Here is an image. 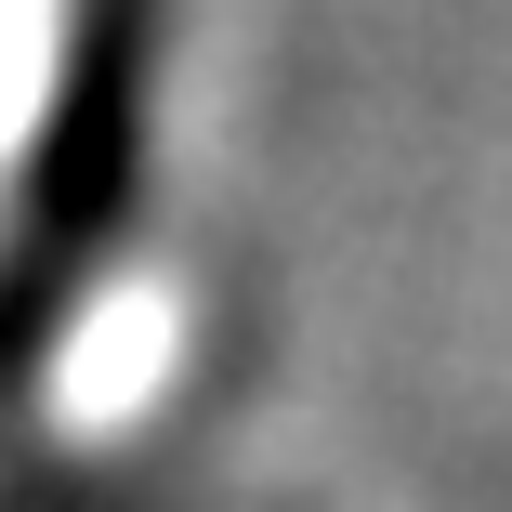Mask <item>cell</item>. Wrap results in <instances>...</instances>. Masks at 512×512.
I'll return each mask as SVG.
<instances>
[{
    "label": "cell",
    "mask_w": 512,
    "mask_h": 512,
    "mask_svg": "<svg viewBox=\"0 0 512 512\" xmlns=\"http://www.w3.org/2000/svg\"><path fill=\"white\" fill-rule=\"evenodd\" d=\"M158 27H171V0H79V27H66L53 106L27 145V197L0 237V381H27L79 329L92 276L132 237L145 132H158Z\"/></svg>",
    "instance_id": "6da1fadb"
}]
</instances>
